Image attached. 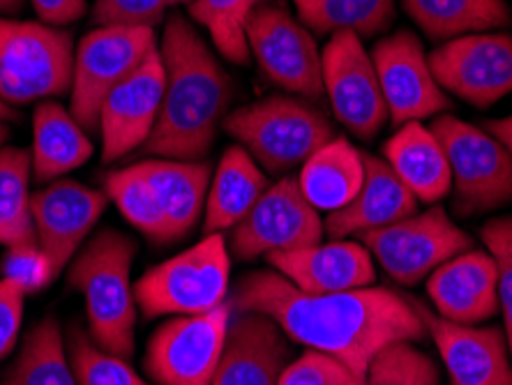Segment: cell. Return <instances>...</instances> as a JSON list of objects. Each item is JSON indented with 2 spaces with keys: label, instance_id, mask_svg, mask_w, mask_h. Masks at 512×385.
I'll return each mask as SVG.
<instances>
[{
  "label": "cell",
  "instance_id": "10",
  "mask_svg": "<svg viewBox=\"0 0 512 385\" xmlns=\"http://www.w3.org/2000/svg\"><path fill=\"white\" fill-rule=\"evenodd\" d=\"M231 314L227 300L206 314L164 321L150 337L143 360L155 385H213Z\"/></svg>",
  "mask_w": 512,
  "mask_h": 385
},
{
  "label": "cell",
  "instance_id": "8",
  "mask_svg": "<svg viewBox=\"0 0 512 385\" xmlns=\"http://www.w3.org/2000/svg\"><path fill=\"white\" fill-rule=\"evenodd\" d=\"M157 49L155 28H95L81 37L74 51L70 111L88 134L100 130V109L118 83H123Z\"/></svg>",
  "mask_w": 512,
  "mask_h": 385
},
{
  "label": "cell",
  "instance_id": "13",
  "mask_svg": "<svg viewBox=\"0 0 512 385\" xmlns=\"http://www.w3.org/2000/svg\"><path fill=\"white\" fill-rule=\"evenodd\" d=\"M323 95L335 118L358 139H374L388 120L372 56L356 33H337L321 51Z\"/></svg>",
  "mask_w": 512,
  "mask_h": 385
},
{
  "label": "cell",
  "instance_id": "31",
  "mask_svg": "<svg viewBox=\"0 0 512 385\" xmlns=\"http://www.w3.org/2000/svg\"><path fill=\"white\" fill-rule=\"evenodd\" d=\"M0 385H77L63 330L54 316H47L28 332L17 362Z\"/></svg>",
  "mask_w": 512,
  "mask_h": 385
},
{
  "label": "cell",
  "instance_id": "35",
  "mask_svg": "<svg viewBox=\"0 0 512 385\" xmlns=\"http://www.w3.org/2000/svg\"><path fill=\"white\" fill-rule=\"evenodd\" d=\"M365 385H441V374L432 356L413 342H395L372 360Z\"/></svg>",
  "mask_w": 512,
  "mask_h": 385
},
{
  "label": "cell",
  "instance_id": "32",
  "mask_svg": "<svg viewBox=\"0 0 512 385\" xmlns=\"http://www.w3.org/2000/svg\"><path fill=\"white\" fill-rule=\"evenodd\" d=\"M104 194L116 203L120 215L139 229L143 236L157 245L173 243L171 229L164 217L160 203H157L153 190L141 176L139 166H125V169L109 171L104 176Z\"/></svg>",
  "mask_w": 512,
  "mask_h": 385
},
{
  "label": "cell",
  "instance_id": "43",
  "mask_svg": "<svg viewBox=\"0 0 512 385\" xmlns=\"http://www.w3.org/2000/svg\"><path fill=\"white\" fill-rule=\"evenodd\" d=\"M24 7V0H0V14L19 12Z\"/></svg>",
  "mask_w": 512,
  "mask_h": 385
},
{
  "label": "cell",
  "instance_id": "4",
  "mask_svg": "<svg viewBox=\"0 0 512 385\" xmlns=\"http://www.w3.org/2000/svg\"><path fill=\"white\" fill-rule=\"evenodd\" d=\"M222 127L268 173L303 166L316 150L337 139L326 113L293 95H270L238 107L227 113Z\"/></svg>",
  "mask_w": 512,
  "mask_h": 385
},
{
  "label": "cell",
  "instance_id": "24",
  "mask_svg": "<svg viewBox=\"0 0 512 385\" xmlns=\"http://www.w3.org/2000/svg\"><path fill=\"white\" fill-rule=\"evenodd\" d=\"M383 155L397 178L423 203H436L453 190L446 150L423 123H406L388 139Z\"/></svg>",
  "mask_w": 512,
  "mask_h": 385
},
{
  "label": "cell",
  "instance_id": "17",
  "mask_svg": "<svg viewBox=\"0 0 512 385\" xmlns=\"http://www.w3.org/2000/svg\"><path fill=\"white\" fill-rule=\"evenodd\" d=\"M107 201L109 196L104 192L65 178L54 180L33 194L30 206H33L37 243L49 256L56 279L70 266L74 254L100 222Z\"/></svg>",
  "mask_w": 512,
  "mask_h": 385
},
{
  "label": "cell",
  "instance_id": "19",
  "mask_svg": "<svg viewBox=\"0 0 512 385\" xmlns=\"http://www.w3.org/2000/svg\"><path fill=\"white\" fill-rule=\"evenodd\" d=\"M291 339L261 312H233L213 385H280Z\"/></svg>",
  "mask_w": 512,
  "mask_h": 385
},
{
  "label": "cell",
  "instance_id": "37",
  "mask_svg": "<svg viewBox=\"0 0 512 385\" xmlns=\"http://www.w3.org/2000/svg\"><path fill=\"white\" fill-rule=\"evenodd\" d=\"M480 238L496 263L499 312L506 323V339L512 358V217H496L480 229Z\"/></svg>",
  "mask_w": 512,
  "mask_h": 385
},
{
  "label": "cell",
  "instance_id": "16",
  "mask_svg": "<svg viewBox=\"0 0 512 385\" xmlns=\"http://www.w3.org/2000/svg\"><path fill=\"white\" fill-rule=\"evenodd\" d=\"M164 97V65L160 47L111 90L100 109L102 160L116 162L150 139Z\"/></svg>",
  "mask_w": 512,
  "mask_h": 385
},
{
  "label": "cell",
  "instance_id": "22",
  "mask_svg": "<svg viewBox=\"0 0 512 385\" xmlns=\"http://www.w3.org/2000/svg\"><path fill=\"white\" fill-rule=\"evenodd\" d=\"M365 178L351 203L335 210L323 222L330 240L363 236L367 231L383 229L418 213V199L411 194L386 160L363 153Z\"/></svg>",
  "mask_w": 512,
  "mask_h": 385
},
{
  "label": "cell",
  "instance_id": "36",
  "mask_svg": "<svg viewBox=\"0 0 512 385\" xmlns=\"http://www.w3.org/2000/svg\"><path fill=\"white\" fill-rule=\"evenodd\" d=\"M190 3L192 0H95L90 19L97 28H155L173 7Z\"/></svg>",
  "mask_w": 512,
  "mask_h": 385
},
{
  "label": "cell",
  "instance_id": "5",
  "mask_svg": "<svg viewBox=\"0 0 512 385\" xmlns=\"http://www.w3.org/2000/svg\"><path fill=\"white\" fill-rule=\"evenodd\" d=\"M74 51L70 30L0 17V100L26 107L67 95Z\"/></svg>",
  "mask_w": 512,
  "mask_h": 385
},
{
  "label": "cell",
  "instance_id": "25",
  "mask_svg": "<svg viewBox=\"0 0 512 385\" xmlns=\"http://www.w3.org/2000/svg\"><path fill=\"white\" fill-rule=\"evenodd\" d=\"M93 157L90 134L79 120L54 100L40 102L33 113V176L37 183H54Z\"/></svg>",
  "mask_w": 512,
  "mask_h": 385
},
{
  "label": "cell",
  "instance_id": "1",
  "mask_svg": "<svg viewBox=\"0 0 512 385\" xmlns=\"http://www.w3.org/2000/svg\"><path fill=\"white\" fill-rule=\"evenodd\" d=\"M229 305L270 316L291 342L328 353L363 379L386 346L427 337L416 303L381 286L314 296L275 270H256L229 293Z\"/></svg>",
  "mask_w": 512,
  "mask_h": 385
},
{
  "label": "cell",
  "instance_id": "27",
  "mask_svg": "<svg viewBox=\"0 0 512 385\" xmlns=\"http://www.w3.org/2000/svg\"><path fill=\"white\" fill-rule=\"evenodd\" d=\"M365 178L363 153L351 146L346 139H333L303 164L298 176V185L305 199L316 210L344 208L360 192Z\"/></svg>",
  "mask_w": 512,
  "mask_h": 385
},
{
  "label": "cell",
  "instance_id": "41",
  "mask_svg": "<svg viewBox=\"0 0 512 385\" xmlns=\"http://www.w3.org/2000/svg\"><path fill=\"white\" fill-rule=\"evenodd\" d=\"M42 24L70 26L88 12L86 0H30Z\"/></svg>",
  "mask_w": 512,
  "mask_h": 385
},
{
  "label": "cell",
  "instance_id": "38",
  "mask_svg": "<svg viewBox=\"0 0 512 385\" xmlns=\"http://www.w3.org/2000/svg\"><path fill=\"white\" fill-rule=\"evenodd\" d=\"M280 385H365V379L328 353L307 349L289 362Z\"/></svg>",
  "mask_w": 512,
  "mask_h": 385
},
{
  "label": "cell",
  "instance_id": "30",
  "mask_svg": "<svg viewBox=\"0 0 512 385\" xmlns=\"http://www.w3.org/2000/svg\"><path fill=\"white\" fill-rule=\"evenodd\" d=\"M298 19L316 35L383 33L395 19V0H291Z\"/></svg>",
  "mask_w": 512,
  "mask_h": 385
},
{
  "label": "cell",
  "instance_id": "40",
  "mask_svg": "<svg viewBox=\"0 0 512 385\" xmlns=\"http://www.w3.org/2000/svg\"><path fill=\"white\" fill-rule=\"evenodd\" d=\"M26 293L10 279L0 277V360L17 344L21 321H24Z\"/></svg>",
  "mask_w": 512,
  "mask_h": 385
},
{
  "label": "cell",
  "instance_id": "14",
  "mask_svg": "<svg viewBox=\"0 0 512 385\" xmlns=\"http://www.w3.org/2000/svg\"><path fill=\"white\" fill-rule=\"evenodd\" d=\"M439 86L448 95L487 109L512 93V37L476 33L443 42L427 56Z\"/></svg>",
  "mask_w": 512,
  "mask_h": 385
},
{
  "label": "cell",
  "instance_id": "26",
  "mask_svg": "<svg viewBox=\"0 0 512 385\" xmlns=\"http://www.w3.org/2000/svg\"><path fill=\"white\" fill-rule=\"evenodd\" d=\"M268 185L266 173L243 146L224 150L215 176L210 178L206 208H203V233L210 236V233L231 231L250 213Z\"/></svg>",
  "mask_w": 512,
  "mask_h": 385
},
{
  "label": "cell",
  "instance_id": "20",
  "mask_svg": "<svg viewBox=\"0 0 512 385\" xmlns=\"http://www.w3.org/2000/svg\"><path fill=\"white\" fill-rule=\"evenodd\" d=\"M268 266L305 293H344L376 282L374 259L360 240H330L266 256Z\"/></svg>",
  "mask_w": 512,
  "mask_h": 385
},
{
  "label": "cell",
  "instance_id": "34",
  "mask_svg": "<svg viewBox=\"0 0 512 385\" xmlns=\"http://www.w3.org/2000/svg\"><path fill=\"white\" fill-rule=\"evenodd\" d=\"M67 358L77 385H150L130 367L125 358L100 349L77 323L67 328Z\"/></svg>",
  "mask_w": 512,
  "mask_h": 385
},
{
  "label": "cell",
  "instance_id": "29",
  "mask_svg": "<svg viewBox=\"0 0 512 385\" xmlns=\"http://www.w3.org/2000/svg\"><path fill=\"white\" fill-rule=\"evenodd\" d=\"M33 162L24 148H0V245L26 247L37 243L30 194Z\"/></svg>",
  "mask_w": 512,
  "mask_h": 385
},
{
  "label": "cell",
  "instance_id": "45",
  "mask_svg": "<svg viewBox=\"0 0 512 385\" xmlns=\"http://www.w3.org/2000/svg\"><path fill=\"white\" fill-rule=\"evenodd\" d=\"M7 137H10V130H7L5 123H0V148H5Z\"/></svg>",
  "mask_w": 512,
  "mask_h": 385
},
{
  "label": "cell",
  "instance_id": "7",
  "mask_svg": "<svg viewBox=\"0 0 512 385\" xmlns=\"http://www.w3.org/2000/svg\"><path fill=\"white\" fill-rule=\"evenodd\" d=\"M429 130L446 150L453 171V206L471 217L512 203V157L480 127L441 113Z\"/></svg>",
  "mask_w": 512,
  "mask_h": 385
},
{
  "label": "cell",
  "instance_id": "23",
  "mask_svg": "<svg viewBox=\"0 0 512 385\" xmlns=\"http://www.w3.org/2000/svg\"><path fill=\"white\" fill-rule=\"evenodd\" d=\"M137 166L167 217L173 243L185 238L206 208L210 164L206 160L183 162L150 157V160L137 162Z\"/></svg>",
  "mask_w": 512,
  "mask_h": 385
},
{
  "label": "cell",
  "instance_id": "42",
  "mask_svg": "<svg viewBox=\"0 0 512 385\" xmlns=\"http://www.w3.org/2000/svg\"><path fill=\"white\" fill-rule=\"evenodd\" d=\"M487 132L492 134L494 139H499L503 146H506L510 157H512V113H508V116H503V118L489 120Z\"/></svg>",
  "mask_w": 512,
  "mask_h": 385
},
{
  "label": "cell",
  "instance_id": "12",
  "mask_svg": "<svg viewBox=\"0 0 512 385\" xmlns=\"http://www.w3.org/2000/svg\"><path fill=\"white\" fill-rule=\"evenodd\" d=\"M326 233L323 220L305 199L298 180L280 178L268 185L250 213L229 231V252L240 261L289 249L319 245Z\"/></svg>",
  "mask_w": 512,
  "mask_h": 385
},
{
  "label": "cell",
  "instance_id": "15",
  "mask_svg": "<svg viewBox=\"0 0 512 385\" xmlns=\"http://www.w3.org/2000/svg\"><path fill=\"white\" fill-rule=\"evenodd\" d=\"M372 63L393 125L420 123L453 109L450 95L434 79L423 44L411 30H397L376 42Z\"/></svg>",
  "mask_w": 512,
  "mask_h": 385
},
{
  "label": "cell",
  "instance_id": "33",
  "mask_svg": "<svg viewBox=\"0 0 512 385\" xmlns=\"http://www.w3.org/2000/svg\"><path fill=\"white\" fill-rule=\"evenodd\" d=\"M259 0H192L190 17L208 30L215 49L233 65L250 63L247 47V21Z\"/></svg>",
  "mask_w": 512,
  "mask_h": 385
},
{
  "label": "cell",
  "instance_id": "9",
  "mask_svg": "<svg viewBox=\"0 0 512 385\" xmlns=\"http://www.w3.org/2000/svg\"><path fill=\"white\" fill-rule=\"evenodd\" d=\"M372 259L397 284L423 282L436 268L473 249V238L450 220L441 206L416 213L406 220L358 236Z\"/></svg>",
  "mask_w": 512,
  "mask_h": 385
},
{
  "label": "cell",
  "instance_id": "44",
  "mask_svg": "<svg viewBox=\"0 0 512 385\" xmlns=\"http://www.w3.org/2000/svg\"><path fill=\"white\" fill-rule=\"evenodd\" d=\"M17 118V111H14V107H10V104L0 100V123H7V120H14Z\"/></svg>",
  "mask_w": 512,
  "mask_h": 385
},
{
  "label": "cell",
  "instance_id": "2",
  "mask_svg": "<svg viewBox=\"0 0 512 385\" xmlns=\"http://www.w3.org/2000/svg\"><path fill=\"white\" fill-rule=\"evenodd\" d=\"M164 97L141 157L203 162L227 118L233 83L213 49L183 14H171L160 42Z\"/></svg>",
  "mask_w": 512,
  "mask_h": 385
},
{
  "label": "cell",
  "instance_id": "18",
  "mask_svg": "<svg viewBox=\"0 0 512 385\" xmlns=\"http://www.w3.org/2000/svg\"><path fill=\"white\" fill-rule=\"evenodd\" d=\"M416 309L453 385H512L506 330L448 321L420 303Z\"/></svg>",
  "mask_w": 512,
  "mask_h": 385
},
{
  "label": "cell",
  "instance_id": "6",
  "mask_svg": "<svg viewBox=\"0 0 512 385\" xmlns=\"http://www.w3.org/2000/svg\"><path fill=\"white\" fill-rule=\"evenodd\" d=\"M229 279L227 238L224 233H210L194 247L141 275L134 284V298L146 319L206 314L229 300Z\"/></svg>",
  "mask_w": 512,
  "mask_h": 385
},
{
  "label": "cell",
  "instance_id": "11",
  "mask_svg": "<svg viewBox=\"0 0 512 385\" xmlns=\"http://www.w3.org/2000/svg\"><path fill=\"white\" fill-rule=\"evenodd\" d=\"M247 47L261 72L286 93L321 100V49L312 30L282 5H256L247 21Z\"/></svg>",
  "mask_w": 512,
  "mask_h": 385
},
{
  "label": "cell",
  "instance_id": "3",
  "mask_svg": "<svg viewBox=\"0 0 512 385\" xmlns=\"http://www.w3.org/2000/svg\"><path fill=\"white\" fill-rule=\"evenodd\" d=\"M137 245L118 229H104L67 266V284L86 300L88 335L100 349L130 360L134 356L137 298L130 282Z\"/></svg>",
  "mask_w": 512,
  "mask_h": 385
},
{
  "label": "cell",
  "instance_id": "39",
  "mask_svg": "<svg viewBox=\"0 0 512 385\" xmlns=\"http://www.w3.org/2000/svg\"><path fill=\"white\" fill-rule=\"evenodd\" d=\"M3 277L10 279L26 293H37L54 282V266H51L49 256L42 252L40 245L12 247L0 261Z\"/></svg>",
  "mask_w": 512,
  "mask_h": 385
},
{
  "label": "cell",
  "instance_id": "21",
  "mask_svg": "<svg viewBox=\"0 0 512 385\" xmlns=\"http://www.w3.org/2000/svg\"><path fill=\"white\" fill-rule=\"evenodd\" d=\"M427 296L443 319L476 326L499 312L496 263L485 249H469L427 277Z\"/></svg>",
  "mask_w": 512,
  "mask_h": 385
},
{
  "label": "cell",
  "instance_id": "28",
  "mask_svg": "<svg viewBox=\"0 0 512 385\" xmlns=\"http://www.w3.org/2000/svg\"><path fill=\"white\" fill-rule=\"evenodd\" d=\"M404 10L434 42L510 26L506 0H402Z\"/></svg>",
  "mask_w": 512,
  "mask_h": 385
}]
</instances>
